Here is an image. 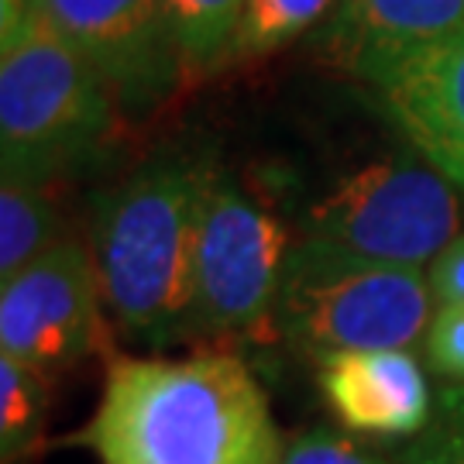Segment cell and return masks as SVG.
Wrapping results in <instances>:
<instances>
[{"instance_id":"18","label":"cell","mask_w":464,"mask_h":464,"mask_svg":"<svg viewBox=\"0 0 464 464\" xmlns=\"http://www.w3.org/2000/svg\"><path fill=\"white\" fill-rule=\"evenodd\" d=\"M423 354L430 375L440 382H464V303H444L433 310Z\"/></svg>"},{"instance_id":"11","label":"cell","mask_w":464,"mask_h":464,"mask_svg":"<svg viewBox=\"0 0 464 464\" xmlns=\"http://www.w3.org/2000/svg\"><path fill=\"white\" fill-rule=\"evenodd\" d=\"M464 28V0H337L320 49L354 69L365 55L420 45Z\"/></svg>"},{"instance_id":"15","label":"cell","mask_w":464,"mask_h":464,"mask_svg":"<svg viewBox=\"0 0 464 464\" xmlns=\"http://www.w3.org/2000/svg\"><path fill=\"white\" fill-rule=\"evenodd\" d=\"M334 4L337 0H248L234 59H262L279 52L331 14Z\"/></svg>"},{"instance_id":"6","label":"cell","mask_w":464,"mask_h":464,"mask_svg":"<svg viewBox=\"0 0 464 464\" xmlns=\"http://www.w3.org/2000/svg\"><path fill=\"white\" fill-rule=\"evenodd\" d=\"M285 227L224 169L210 166L197 217L189 337H248L272 324Z\"/></svg>"},{"instance_id":"8","label":"cell","mask_w":464,"mask_h":464,"mask_svg":"<svg viewBox=\"0 0 464 464\" xmlns=\"http://www.w3.org/2000/svg\"><path fill=\"white\" fill-rule=\"evenodd\" d=\"M413 151L464 197V28L351 69Z\"/></svg>"},{"instance_id":"5","label":"cell","mask_w":464,"mask_h":464,"mask_svg":"<svg viewBox=\"0 0 464 464\" xmlns=\"http://www.w3.org/2000/svg\"><path fill=\"white\" fill-rule=\"evenodd\" d=\"M458 197L420 155H389L341 176L310 207L303 234L379 262L423 268L461 234Z\"/></svg>"},{"instance_id":"7","label":"cell","mask_w":464,"mask_h":464,"mask_svg":"<svg viewBox=\"0 0 464 464\" xmlns=\"http://www.w3.org/2000/svg\"><path fill=\"white\" fill-rule=\"evenodd\" d=\"M103 293L83 241L63 237L0 282V354L55 382L90 358L103 327Z\"/></svg>"},{"instance_id":"19","label":"cell","mask_w":464,"mask_h":464,"mask_svg":"<svg viewBox=\"0 0 464 464\" xmlns=\"http://www.w3.org/2000/svg\"><path fill=\"white\" fill-rule=\"evenodd\" d=\"M430 289L437 306L444 303H464V234H458L448 248L440 251V258L430 266Z\"/></svg>"},{"instance_id":"20","label":"cell","mask_w":464,"mask_h":464,"mask_svg":"<svg viewBox=\"0 0 464 464\" xmlns=\"http://www.w3.org/2000/svg\"><path fill=\"white\" fill-rule=\"evenodd\" d=\"M42 17H45L42 0H0V52L11 49Z\"/></svg>"},{"instance_id":"17","label":"cell","mask_w":464,"mask_h":464,"mask_svg":"<svg viewBox=\"0 0 464 464\" xmlns=\"http://www.w3.org/2000/svg\"><path fill=\"white\" fill-rule=\"evenodd\" d=\"M282 464H396L389 454L365 448L354 433L314 427L289 440Z\"/></svg>"},{"instance_id":"9","label":"cell","mask_w":464,"mask_h":464,"mask_svg":"<svg viewBox=\"0 0 464 464\" xmlns=\"http://www.w3.org/2000/svg\"><path fill=\"white\" fill-rule=\"evenodd\" d=\"M42 7L52 28L103 72L121 111L149 114L183 80L166 0H42Z\"/></svg>"},{"instance_id":"2","label":"cell","mask_w":464,"mask_h":464,"mask_svg":"<svg viewBox=\"0 0 464 464\" xmlns=\"http://www.w3.org/2000/svg\"><path fill=\"white\" fill-rule=\"evenodd\" d=\"M207 155L169 151L107 189L93 210V262L103 306L131 341H189L193 248Z\"/></svg>"},{"instance_id":"12","label":"cell","mask_w":464,"mask_h":464,"mask_svg":"<svg viewBox=\"0 0 464 464\" xmlns=\"http://www.w3.org/2000/svg\"><path fill=\"white\" fill-rule=\"evenodd\" d=\"M248 0H166L169 32L183 76H207L234 63Z\"/></svg>"},{"instance_id":"3","label":"cell","mask_w":464,"mask_h":464,"mask_svg":"<svg viewBox=\"0 0 464 464\" xmlns=\"http://www.w3.org/2000/svg\"><path fill=\"white\" fill-rule=\"evenodd\" d=\"M433 303L423 268L303 237L285 255L272 327L316 365L341 351L410 348L430 327Z\"/></svg>"},{"instance_id":"14","label":"cell","mask_w":464,"mask_h":464,"mask_svg":"<svg viewBox=\"0 0 464 464\" xmlns=\"http://www.w3.org/2000/svg\"><path fill=\"white\" fill-rule=\"evenodd\" d=\"M52 382L34 368L0 354V461L28 458L49 423Z\"/></svg>"},{"instance_id":"13","label":"cell","mask_w":464,"mask_h":464,"mask_svg":"<svg viewBox=\"0 0 464 464\" xmlns=\"http://www.w3.org/2000/svg\"><path fill=\"white\" fill-rule=\"evenodd\" d=\"M59 210L49 186L0 179V282L59 245Z\"/></svg>"},{"instance_id":"16","label":"cell","mask_w":464,"mask_h":464,"mask_svg":"<svg viewBox=\"0 0 464 464\" xmlns=\"http://www.w3.org/2000/svg\"><path fill=\"white\" fill-rule=\"evenodd\" d=\"M396 464H464V382H440L433 396L430 423L410 437Z\"/></svg>"},{"instance_id":"4","label":"cell","mask_w":464,"mask_h":464,"mask_svg":"<svg viewBox=\"0 0 464 464\" xmlns=\"http://www.w3.org/2000/svg\"><path fill=\"white\" fill-rule=\"evenodd\" d=\"M111 83L42 17L0 52V179L49 186L97 159L117 121Z\"/></svg>"},{"instance_id":"10","label":"cell","mask_w":464,"mask_h":464,"mask_svg":"<svg viewBox=\"0 0 464 464\" xmlns=\"http://www.w3.org/2000/svg\"><path fill=\"white\" fill-rule=\"evenodd\" d=\"M320 396L348 433L368 440H410L430 423V372L410 348L341 351L316 362Z\"/></svg>"},{"instance_id":"1","label":"cell","mask_w":464,"mask_h":464,"mask_svg":"<svg viewBox=\"0 0 464 464\" xmlns=\"http://www.w3.org/2000/svg\"><path fill=\"white\" fill-rule=\"evenodd\" d=\"M97 464H282L285 440L234 351L111 358L97 410L69 437Z\"/></svg>"}]
</instances>
